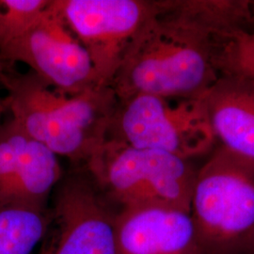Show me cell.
Wrapping results in <instances>:
<instances>
[{
  "label": "cell",
  "mask_w": 254,
  "mask_h": 254,
  "mask_svg": "<svg viewBox=\"0 0 254 254\" xmlns=\"http://www.w3.org/2000/svg\"><path fill=\"white\" fill-rule=\"evenodd\" d=\"M200 99L221 147L254 162V79L222 74Z\"/></svg>",
  "instance_id": "11"
},
{
  "label": "cell",
  "mask_w": 254,
  "mask_h": 254,
  "mask_svg": "<svg viewBox=\"0 0 254 254\" xmlns=\"http://www.w3.org/2000/svg\"><path fill=\"white\" fill-rule=\"evenodd\" d=\"M0 60L28 70L56 90L76 94L100 86L91 59L65 22L56 0L17 36L0 48Z\"/></svg>",
  "instance_id": "7"
},
{
  "label": "cell",
  "mask_w": 254,
  "mask_h": 254,
  "mask_svg": "<svg viewBox=\"0 0 254 254\" xmlns=\"http://www.w3.org/2000/svg\"><path fill=\"white\" fill-rule=\"evenodd\" d=\"M248 13H249V26L254 27V0H248Z\"/></svg>",
  "instance_id": "16"
},
{
  "label": "cell",
  "mask_w": 254,
  "mask_h": 254,
  "mask_svg": "<svg viewBox=\"0 0 254 254\" xmlns=\"http://www.w3.org/2000/svg\"><path fill=\"white\" fill-rule=\"evenodd\" d=\"M64 175L60 157L32 138L13 120L0 126V207L46 211Z\"/></svg>",
  "instance_id": "9"
},
{
  "label": "cell",
  "mask_w": 254,
  "mask_h": 254,
  "mask_svg": "<svg viewBox=\"0 0 254 254\" xmlns=\"http://www.w3.org/2000/svg\"><path fill=\"white\" fill-rule=\"evenodd\" d=\"M216 36L190 18L177 0L156 1L109 86L119 101L138 94L200 98L220 76Z\"/></svg>",
  "instance_id": "1"
},
{
  "label": "cell",
  "mask_w": 254,
  "mask_h": 254,
  "mask_svg": "<svg viewBox=\"0 0 254 254\" xmlns=\"http://www.w3.org/2000/svg\"><path fill=\"white\" fill-rule=\"evenodd\" d=\"M49 226V210L0 207V254H31Z\"/></svg>",
  "instance_id": "12"
},
{
  "label": "cell",
  "mask_w": 254,
  "mask_h": 254,
  "mask_svg": "<svg viewBox=\"0 0 254 254\" xmlns=\"http://www.w3.org/2000/svg\"><path fill=\"white\" fill-rule=\"evenodd\" d=\"M216 63L220 75L236 74L254 79V29H237L218 35Z\"/></svg>",
  "instance_id": "13"
},
{
  "label": "cell",
  "mask_w": 254,
  "mask_h": 254,
  "mask_svg": "<svg viewBox=\"0 0 254 254\" xmlns=\"http://www.w3.org/2000/svg\"><path fill=\"white\" fill-rule=\"evenodd\" d=\"M49 0H0V48L46 9Z\"/></svg>",
  "instance_id": "14"
},
{
  "label": "cell",
  "mask_w": 254,
  "mask_h": 254,
  "mask_svg": "<svg viewBox=\"0 0 254 254\" xmlns=\"http://www.w3.org/2000/svg\"><path fill=\"white\" fill-rule=\"evenodd\" d=\"M4 64H5V63H3V62L0 60V69H2V68H3Z\"/></svg>",
  "instance_id": "18"
},
{
  "label": "cell",
  "mask_w": 254,
  "mask_h": 254,
  "mask_svg": "<svg viewBox=\"0 0 254 254\" xmlns=\"http://www.w3.org/2000/svg\"><path fill=\"white\" fill-rule=\"evenodd\" d=\"M91 59L100 86H109L129 47L156 9L148 0H56Z\"/></svg>",
  "instance_id": "8"
},
{
  "label": "cell",
  "mask_w": 254,
  "mask_h": 254,
  "mask_svg": "<svg viewBox=\"0 0 254 254\" xmlns=\"http://www.w3.org/2000/svg\"><path fill=\"white\" fill-rule=\"evenodd\" d=\"M47 254V251H46V247H45V246H44V247H43V249H42V251H41V252H40V254Z\"/></svg>",
  "instance_id": "17"
},
{
  "label": "cell",
  "mask_w": 254,
  "mask_h": 254,
  "mask_svg": "<svg viewBox=\"0 0 254 254\" xmlns=\"http://www.w3.org/2000/svg\"><path fill=\"white\" fill-rule=\"evenodd\" d=\"M190 214L203 254H254V162L218 148L197 171Z\"/></svg>",
  "instance_id": "3"
},
{
  "label": "cell",
  "mask_w": 254,
  "mask_h": 254,
  "mask_svg": "<svg viewBox=\"0 0 254 254\" xmlns=\"http://www.w3.org/2000/svg\"><path fill=\"white\" fill-rule=\"evenodd\" d=\"M108 139L187 160L208 153L216 141L200 98L151 94L119 101Z\"/></svg>",
  "instance_id": "5"
},
{
  "label": "cell",
  "mask_w": 254,
  "mask_h": 254,
  "mask_svg": "<svg viewBox=\"0 0 254 254\" xmlns=\"http://www.w3.org/2000/svg\"><path fill=\"white\" fill-rule=\"evenodd\" d=\"M85 168L119 209L161 206L190 213L197 171L190 160L107 139Z\"/></svg>",
  "instance_id": "4"
},
{
  "label": "cell",
  "mask_w": 254,
  "mask_h": 254,
  "mask_svg": "<svg viewBox=\"0 0 254 254\" xmlns=\"http://www.w3.org/2000/svg\"><path fill=\"white\" fill-rule=\"evenodd\" d=\"M1 83L10 118L58 157L82 168L99 154L119 106L110 86L68 94L6 63Z\"/></svg>",
  "instance_id": "2"
},
{
  "label": "cell",
  "mask_w": 254,
  "mask_h": 254,
  "mask_svg": "<svg viewBox=\"0 0 254 254\" xmlns=\"http://www.w3.org/2000/svg\"><path fill=\"white\" fill-rule=\"evenodd\" d=\"M51 240L48 254H118L116 220L112 203L87 168L64 173L51 196Z\"/></svg>",
  "instance_id": "6"
},
{
  "label": "cell",
  "mask_w": 254,
  "mask_h": 254,
  "mask_svg": "<svg viewBox=\"0 0 254 254\" xmlns=\"http://www.w3.org/2000/svg\"><path fill=\"white\" fill-rule=\"evenodd\" d=\"M5 65V64H4ZM4 68V66H3ZM3 68L0 69V126L2 125L3 123V116L4 114L8 111V106H7V101H6V97L5 95H2L1 94V91H4L3 89V86H2V83H1V73L3 71Z\"/></svg>",
  "instance_id": "15"
},
{
  "label": "cell",
  "mask_w": 254,
  "mask_h": 254,
  "mask_svg": "<svg viewBox=\"0 0 254 254\" xmlns=\"http://www.w3.org/2000/svg\"><path fill=\"white\" fill-rule=\"evenodd\" d=\"M118 254H203L190 213L146 206L119 209Z\"/></svg>",
  "instance_id": "10"
}]
</instances>
